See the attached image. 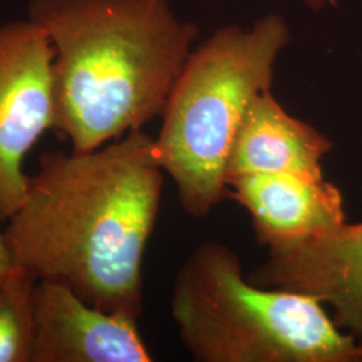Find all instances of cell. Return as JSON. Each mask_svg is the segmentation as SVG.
I'll list each match as a JSON object with an SVG mask.
<instances>
[{
	"label": "cell",
	"mask_w": 362,
	"mask_h": 362,
	"mask_svg": "<svg viewBox=\"0 0 362 362\" xmlns=\"http://www.w3.org/2000/svg\"><path fill=\"white\" fill-rule=\"evenodd\" d=\"M164 175L143 129L90 152L42 156L3 231L15 269L65 282L90 305L139 321Z\"/></svg>",
	"instance_id": "1"
},
{
	"label": "cell",
	"mask_w": 362,
	"mask_h": 362,
	"mask_svg": "<svg viewBox=\"0 0 362 362\" xmlns=\"http://www.w3.org/2000/svg\"><path fill=\"white\" fill-rule=\"evenodd\" d=\"M54 49L55 129L90 152L161 116L199 33L168 0H30Z\"/></svg>",
	"instance_id": "2"
},
{
	"label": "cell",
	"mask_w": 362,
	"mask_h": 362,
	"mask_svg": "<svg viewBox=\"0 0 362 362\" xmlns=\"http://www.w3.org/2000/svg\"><path fill=\"white\" fill-rule=\"evenodd\" d=\"M172 317L184 346L203 362H362L315 298L245 278L230 247L208 240L176 275Z\"/></svg>",
	"instance_id": "3"
},
{
	"label": "cell",
	"mask_w": 362,
	"mask_h": 362,
	"mask_svg": "<svg viewBox=\"0 0 362 362\" xmlns=\"http://www.w3.org/2000/svg\"><path fill=\"white\" fill-rule=\"evenodd\" d=\"M290 40L285 19L269 13L247 28L221 27L189 54L155 139L160 165L188 215L204 218L227 196L236 132L252 100L272 90L276 59Z\"/></svg>",
	"instance_id": "4"
},
{
	"label": "cell",
	"mask_w": 362,
	"mask_h": 362,
	"mask_svg": "<svg viewBox=\"0 0 362 362\" xmlns=\"http://www.w3.org/2000/svg\"><path fill=\"white\" fill-rule=\"evenodd\" d=\"M54 49L31 19L0 26V220H8L27 192L28 152L55 129Z\"/></svg>",
	"instance_id": "5"
},
{
	"label": "cell",
	"mask_w": 362,
	"mask_h": 362,
	"mask_svg": "<svg viewBox=\"0 0 362 362\" xmlns=\"http://www.w3.org/2000/svg\"><path fill=\"white\" fill-rule=\"evenodd\" d=\"M269 251L267 260L248 275L252 284L315 298L330 306L339 329L362 344V223L345 221Z\"/></svg>",
	"instance_id": "6"
},
{
	"label": "cell",
	"mask_w": 362,
	"mask_h": 362,
	"mask_svg": "<svg viewBox=\"0 0 362 362\" xmlns=\"http://www.w3.org/2000/svg\"><path fill=\"white\" fill-rule=\"evenodd\" d=\"M137 322L90 305L65 282L37 281L30 362H151Z\"/></svg>",
	"instance_id": "7"
},
{
	"label": "cell",
	"mask_w": 362,
	"mask_h": 362,
	"mask_svg": "<svg viewBox=\"0 0 362 362\" xmlns=\"http://www.w3.org/2000/svg\"><path fill=\"white\" fill-rule=\"evenodd\" d=\"M227 196L250 214L257 239L269 250L291 246L345 223L334 184L294 172L248 173L227 182Z\"/></svg>",
	"instance_id": "8"
},
{
	"label": "cell",
	"mask_w": 362,
	"mask_h": 362,
	"mask_svg": "<svg viewBox=\"0 0 362 362\" xmlns=\"http://www.w3.org/2000/svg\"><path fill=\"white\" fill-rule=\"evenodd\" d=\"M332 148L324 133L290 116L272 90L263 91L252 100L236 132L226 179L272 172L324 177L322 160Z\"/></svg>",
	"instance_id": "9"
},
{
	"label": "cell",
	"mask_w": 362,
	"mask_h": 362,
	"mask_svg": "<svg viewBox=\"0 0 362 362\" xmlns=\"http://www.w3.org/2000/svg\"><path fill=\"white\" fill-rule=\"evenodd\" d=\"M35 285L37 279L18 269L0 285V362H30Z\"/></svg>",
	"instance_id": "10"
},
{
	"label": "cell",
	"mask_w": 362,
	"mask_h": 362,
	"mask_svg": "<svg viewBox=\"0 0 362 362\" xmlns=\"http://www.w3.org/2000/svg\"><path fill=\"white\" fill-rule=\"evenodd\" d=\"M15 270L13 255L6 242L4 233H0V285L4 284Z\"/></svg>",
	"instance_id": "11"
},
{
	"label": "cell",
	"mask_w": 362,
	"mask_h": 362,
	"mask_svg": "<svg viewBox=\"0 0 362 362\" xmlns=\"http://www.w3.org/2000/svg\"><path fill=\"white\" fill-rule=\"evenodd\" d=\"M302 1H303L306 6H309L313 10L320 11V10L324 7L325 4H326L327 0H302Z\"/></svg>",
	"instance_id": "12"
}]
</instances>
